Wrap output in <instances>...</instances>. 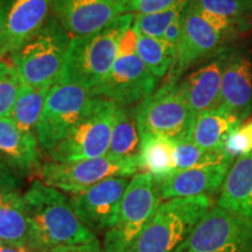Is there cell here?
<instances>
[{
    "label": "cell",
    "mask_w": 252,
    "mask_h": 252,
    "mask_svg": "<svg viewBox=\"0 0 252 252\" xmlns=\"http://www.w3.org/2000/svg\"><path fill=\"white\" fill-rule=\"evenodd\" d=\"M222 105L244 122L252 113V58L247 49L230 48L220 88Z\"/></svg>",
    "instance_id": "15"
},
{
    "label": "cell",
    "mask_w": 252,
    "mask_h": 252,
    "mask_svg": "<svg viewBox=\"0 0 252 252\" xmlns=\"http://www.w3.org/2000/svg\"><path fill=\"white\" fill-rule=\"evenodd\" d=\"M0 252H33L28 245L9 244L0 242Z\"/></svg>",
    "instance_id": "37"
},
{
    "label": "cell",
    "mask_w": 252,
    "mask_h": 252,
    "mask_svg": "<svg viewBox=\"0 0 252 252\" xmlns=\"http://www.w3.org/2000/svg\"><path fill=\"white\" fill-rule=\"evenodd\" d=\"M242 123L237 115L220 104L219 108L196 115L189 140L203 150L224 151L225 140Z\"/></svg>",
    "instance_id": "21"
},
{
    "label": "cell",
    "mask_w": 252,
    "mask_h": 252,
    "mask_svg": "<svg viewBox=\"0 0 252 252\" xmlns=\"http://www.w3.org/2000/svg\"><path fill=\"white\" fill-rule=\"evenodd\" d=\"M21 87L17 69L8 58H4L0 61V119L11 117Z\"/></svg>",
    "instance_id": "29"
},
{
    "label": "cell",
    "mask_w": 252,
    "mask_h": 252,
    "mask_svg": "<svg viewBox=\"0 0 252 252\" xmlns=\"http://www.w3.org/2000/svg\"><path fill=\"white\" fill-rule=\"evenodd\" d=\"M133 21L134 14L125 13L94 33L71 37L59 83L93 90L111 70L123 36Z\"/></svg>",
    "instance_id": "2"
},
{
    "label": "cell",
    "mask_w": 252,
    "mask_h": 252,
    "mask_svg": "<svg viewBox=\"0 0 252 252\" xmlns=\"http://www.w3.org/2000/svg\"><path fill=\"white\" fill-rule=\"evenodd\" d=\"M229 49L207 61L196 70L190 72L185 80L179 82V87L195 116L219 108L222 104L220 88L223 68Z\"/></svg>",
    "instance_id": "17"
},
{
    "label": "cell",
    "mask_w": 252,
    "mask_h": 252,
    "mask_svg": "<svg viewBox=\"0 0 252 252\" xmlns=\"http://www.w3.org/2000/svg\"><path fill=\"white\" fill-rule=\"evenodd\" d=\"M174 143L154 134H141L139 167L140 172L150 173L156 182H160L175 172L173 162Z\"/></svg>",
    "instance_id": "24"
},
{
    "label": "cell",
    "mask_w": 252,
    "mask_h": 252,
    "mask_svg": "<svg viewBox=\"0 0 252 252\" xmlns=\"http://www.w3.org/2000/svg\"><path fill=\"white\" fill-rule=\"evenodd\" d=\"M195 117L179 83L165 82L137 105L140 135H160L173 143L190 139Z\"/></svg>",
    "instance_id": "7"
},
{
    "label": "cell",
    "mask_w": 252,
    "mask_h": 252,
    "mask_svg": "<svg viewBox=\"0 0 252 252\" xmlns=\"http://www.w3.org/2000/svg\"><path fill=\"white\" fill-rule=\"evenodd\" d=\"M52 87L34 88L23 84L15 102L11 118L14 124L25 133L35 134L41 113Z\"/></svg>",
    "instance_id": "25"
},
{
    "label": "cell",
    "mask_w": 252,
    "mask_h": 252,
    "mask_svg": "<svg viewBox=\"0 0 252 252\" xmlns=\"http://www.w3.org/2000/svg\"><path fill=\"white\" fill-rule=\"evenodd\" d=\"M234 42L226 35L208 23L194 7L188 4L182 18L181 36L173 60L172 67L166 76L167 83H179L188 69L200 62L209 61L226 52Z\"/></svg>",
    "instance_id": "12"
},
{
    "label": "cell",
    "mask_w": 252,
    "mask_h": 252,
    "mask_svg": "<svg viewBox=\"0 0 252 252\" xmlns=\"http://www.w3.org/2000/svg\"><path fill=\"white\" fill-rule=\"evenodd\" d=\"M128 0H53V14L71 37L102 30L127 13Z\"/></svg>",
    "instance_id": "14"
},
{
    "label": "cell",
    "mask_w": 252,
    "mask_h": 252,
    "mask_svg": "<svg viewBox=\"0 0 252 252\" xmlns=\"http://www.w3.org/2000/svg\"><path fill=\"white\" fill-rule=\"evenodd\" d=\"M217 207L243 217L252 224V156L238 158L229 169Z\"/></svg>",
    "instance_id": "20"
},
{
    "label": "cell",
    "mask_w": 252,
    "mask_h": 252,
    "mask_svg": "<svg viewBox=\"0 0 252 252\" xmlns=\"http://www.w3.org/2000/svg\"><path fill=\"white\" fill-rule=\"evenodd\" d=\"M189 5L204 13L252 20V0H189Z\"/></svg>",
    "instance_id": "30"
},
{
    "label": "cell",
    "mask_w": 252,
    "mask_h": 252,
    "mask_svg": "<svg viewBox=\"0 0 252 252\" xmlns=\"http://www.w3.org/2000/svg\"><path fill=\"white\" fill-rule=\"evenodd\" d=\"M24 198L28 217V247L33 252L89 243L98 238L78 219L70 196L40 179L32 180L24 191Z\"/></svg>",
    "instance_id": "1"
},
{
    "label": "cell",
    "mask_w": 252,
    "mask_h": 252,
    "mask_svg": "<svg viewBox=\"0 0 252 252\" xmlns=\"http://www.w3.org/2000/svg\"><path fill=\"white\" fill-rule=\"evenodd\" d=\"M182 18H184V13L173 21V24L168 27V30L166 31L165 35H163V40L168 43V46L171 47L175 53H176V48H178L179 41H180V36H181Z\"/></svg>",
    "instance_id": "35"
},
{
    "label": "cell",
    "mask_w": 252,
    "mask_h": 252,
    "mask_svg": "<svg viewBox=\"0 0 252 252\" xmlns=\"http://www.w3.org/2000/svg\"><path fill=\"white\" fill-rule=\"evenodd\" d=\"M212 207L210 196L163 201L131 252H175Z\"/></svg>",
    "instance_id": "5"
},
{
    "label": "cell",
    "mask_w": 252,
    "mask_h": 252,
    "mask_svg": "<svg viewBox=\"0 0 252 252\" xmlns=\"http://www.w3.org/2000/svg\"><path fill=\"white\" fill-rule=\"evenodd\" d=\"M188 4L189 0H181L180 2L165 11L152 14H134L133 27L141 35L163 39L166 31L176 18L184 13Z\"/></svg>",
    "instance_id": "28"
},
{
    "label": "cell",
    "mask_w": 252,
    "mask_h": 252,
    "mask_svg": "<svg viewBox=\"0 0 252 252\" xmlns=\"http://www.w3.org/2000/svg\"><path fill=\"white\" fill-rule=\"evenodd\" d=\"M0 242L28 245V217L24 194L0 193Z\"/></svg>",
    "instance_id": "23"
},
{
    "label": "cell",
    "mask_w": 252,
    "mask_h": 252,
    "mask_svg": "<svg viewBox=\"0 0 252 252\" xmlns=\"http://www.w3.org/2000/svg\"><path fill=\"white\" fill-rule=\"evenodd\" d=\"M94 98L91 90L74 84L56 83L52 87L36 127L39 146L46 156L67 137Z\"/></svg>",
    "instance_id": "11"
},
{
    "label": "cell",
    "mask_w": 252,
    "mask_h": 252,
    "mask_svg": "<svg viewBox=\"0 0 252 252\" xmlns=\"http://www.w3.org/2000/svg\"><path fill=\"white\" fill-rule=\"evenodd\" d=\"M140 172L137 160H118L108 156L71 162L45 161L37 179L68 195L80 194L106 179L132 178Z\"/></svg>",
    "instance_id": "9"
},
{
    "label": "cell",
    "mask_w": 252,
    "mask_h": 252,
    "mask_svg": "<svg viewBox=\"0 0 252 252\" xmlns=\"http://www.w3.org/2000/svg\"><path fill=\"white\" fill-rule=\"evenodd\" d=\"M181 0H128L127 13L152 14L165 11L180 2Z\"/></svg>",
    "instance_id": "32"
},
{
    "label": "cell",
    "mask_w": 252,
    "mask_h": 252,
    "mask_svg": "<svg viewBox=\"0 0 252 252\" xmlns=\"http://www.w3.org/2000/svg\"><path fill=\"white\" fill-rule=\"evenodd\" d=\"M11 5H12V0H0V50H1L2 43H4V40H5L6 27H7ZM2 58H4V56H2Z\"/></svg>",
    "instance_id": "36"
},
{
    "label": "cell",
    "mask_w": 252,
    "mask_h": 252,
    "mask_svg": "<svg viewBox=\"0 0 252 252\" xmlns=\"http://www.w3.org/2000/svg\"><path fill=\"white\" fill-rule=\"evenodd\" d=\"M231 166L224 163L173 173L157 182L162 201L180 197L210 196L222 187Z\"/></svg>",
    "instance_id": "18"
},
{
    "label": "cell",
    "mask_w": 252,
    "mask_h": 252,
    "mask_svg": "<svg viewBox=\"0 0 252 252\" xmlns=\"http://www.w3.org/2000/svg\"><path fill=\"white\" fill-rule=\"evenodd\" d=\"M131 178L106 179L80 194L70 195L82 223L99 238L117 223L124 194Z\"/></svg>",
    "instance_id": "13"
},
{
    "label": "cell",
    "mask_w": 252,
    "mask_h": 252,
    "mask_svg": "<svg viewBox=\"0 0 252 252\" xmlns=\"http://www.w3.org/2000/svg\"><path fill=\"white\" fill-rule=\"evenodd\" d=\"M161 203L159 188L150 173L132 176L117 223L103 237L104 252H131Z\"/></svg>",
    "instance_id": "6"
},
{
    "label": "cell",
    "mask_w": 252,
    "mask_h": 252,
    "mask_svg": "<svg viewBox=\"0 0 252 252\" xmlns=\"http://www.w3.org/2000/svg\"><path fill=\"white\" fill-rule=\"evenodd\" d=\"M137 41L138 32L132 25L123 36L111 70L91 90L94 97L131 108L139 105L156 91L159 80L138 55Z\"/></svg>",
    "instance_id": "4"
},
{
    "label": "cell",
    "mask_w": 252,
    "mask_h": 252,
    "mask_svg": "<svg viewBox=\"0 0 252 252\" xmlns=\"http://www.w3.org/2000/svg\"><path fill=\"white\" fill-rule=\"evenodd\" d=\"M224 151L234 159L252 156V121L241 125L229 135L224 143Z\"/></svg>",
    "instance_id": "31"
},
{
    "label": "cell",
    "mask_w": 252,
    "mask_h": 252,
    "mask_svg": "<svg viewBox=\"0 0 252 252\" xmlns=\"http://www.w3.org/2000/svg\"><path fill=\"white\" fill-rule=\"evenodd\" d=\"M47 252H104V249L99 238H97L89 243L62 245V247L54 248Z\"/></svg>",
    "instance_id": "34"
},
{
    "label": "cell",
    "mask_w": 252,
    "mask_h": 252,
    "mask_svg": "<svg viewBox=\"0 0 252 252\" xmlns=\"http://www.w3.org/2000/svg\"><path fill=\"white\" fill-rule=\"evenodd\" d=\"M53 15V0H12L0 54L20 48Z\"/></svg>",
    "instance_id": "19"
},
{
    "label": "cell",
    "mask_w": 252,
    "mask_h": 252,
    "mask_svg": "<svg viewBox=\"0 0 252 252\" xmlns=\"http://www.w3.org/2000/svg\"><path fill=\"white\" fill-rule=\"evenodd\" d=\"M173 162L175 172L197 167L215 165H234L235 159L225 151H208L198 147L190 140H182L174 143L173 146ZM174 172V173H175Z\"/></svg>",
    "instance_id": "26"
},
{
    "label": "cell",
    "mask_w": 252,
    "mask_h": 252,
    "mask_svg": "<svg viewBox=\"0 0 252 252\" xmlns=\"http://www.w3.org/2000/svg\"><path fill=\"white\" fill-rule=\"evenodd\" d=\"M41 152L35 134L25 133L11 118L0 119V154L19 178L39 175L45 162Z\"/></svg>",
    "instance_id": "16"
},
{
    "label": "cell",
    "mask_w": 252,
    "mask_h": 252,
    "mask_svg": "<svg viewBox=\"0 0 252 252\" xmlns=\"http://www.w3.org/2000/svg\"><path fill=\"white\" fill-rule=\"evenodd\" d=\"M70 40V34L53 14L34 36L7 58L23 84L53 87L61 80Z\"/></svg>",
    "instance_id": "3"
},
{
    "label": "cell",
    "mask_w": 252,
    "mask_h": 252,
    "mask_svg": "<svg viewBox=\"0 0 252 252\" xmlns=\"http://www.w3.org/2000/svg\"><path fill=\"white\" fill-rule=\"evenodd\" d=\"M141 135L137 118V106L116 105L112 119L111 141L106 156L118 160L139 161Z\"/></svg>",
    "instance_id": "22"
},
{
    "label": "cell",
    "mask_w": 252,
    "mask_h": 252,
    "mask_svg": "<svg viewBox=\"0 0 252 252\" xmlns=\"http://www.w3.org/2000/svg\"><path fill=\"white\" fill-rule=\"evenodd\" d=\"M115 108L110 100L94 97L67 137L47 156L50 161L71 162L105 157L111 141Z\"/></svg>",
    "instance_id": "8"
},
{
    "label": "cell",
    "mask_w": 252,
    "mask_h": 252,
    "mask_svg": "<svg viewBox=\"0 0 252 252\" xmlns=\"http://www.w3.org/2000/svg\"><path fill=\"white\" fill-rule=\"evenodd\" d=\"M24 180L15 174L0 154V193H21Z\"/></svg>",
    "instance_id": "33"
},
{
    "label": "cell",
    "mask_w": 252,
    "mask_h": 252,
    "mask_svg": "<svg viewBox=\"0 0 252 252\" xmlns=\"http://www.w3.org/2000/svg\"><path fill=\"white\" fill-rule=\"evenodd\" d=\"M2 59H4V58H2V56H1V55H0V61H1V60H2Z\"/></svg>",
    "instance_id": "38"
},
{
    "label": "cell",
    "mask_w": 252,
    "mask_h": 252,
    "mask_svg": "<svg viewBox=\"0 0 252 252\" xmlns=\"http://www.w3.org/2000/svg\"><path fill=\"white\" fill-rule=\"evenodd\" d=\"M175 252H252V224L234 213L212 207Z\"/></svg>",
    "instance_id": "10"
},
{
    "label": "cell",
    "mask_w": 252,
    "mask_h": 252,
    "mask_svg": "<svg viewBox=\"0 0 252 252\" xmlns=\"http://www.w3.org/2000/svg\"><path fill=\"white\" fill-rule=\"evenodd\" d=\"M137 53L158 80L167 76L175 52L163 39H156L138 33Z\"/></svg>",
    "instance_id": "27"
}]
</instances>
